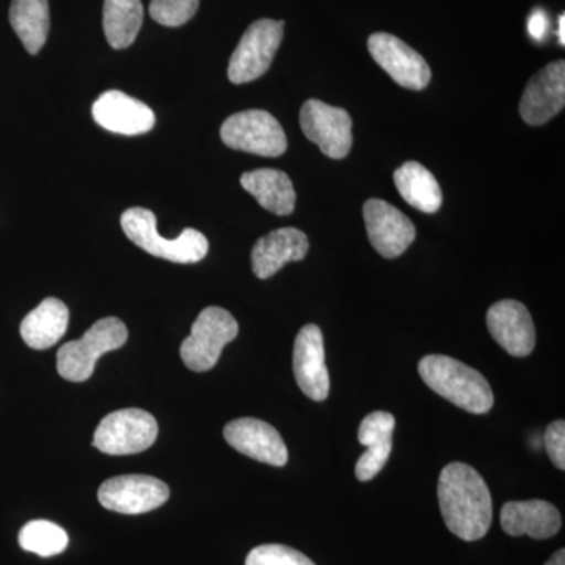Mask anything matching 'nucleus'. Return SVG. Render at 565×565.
I'll use <instances>...</instances> for the list:
<instances>
[{"label":"nucleus","instance_id":"obj_1","mask_svg":"<svg viewBox=\"0 0 565 565\" xmlns=\"http://www.w3.org/2000/svg\"><path fill=\"white\" fill-rule=\"evenodd\" d=\"M438 503L445 525L465 542L484 537L492 526V494L484 478L470 465H446L438 479Z\"/></svg>","mask_w":565,"mask_h":565},{"label":"nucleus","instance_id":"obj_2","mask_svg":"<svg viewBox=\"0 0 565 565\" xmlns=\"http://www.w3.org/2000/svg\"><path fill=\"white\" fill-rule=\"evenodd\" d=\"M418 371L424 384L465 412L482 415L493 407L492 386L484 375L459 360L427 355L419 362Z\"/></svg>","mask_w":565,"mask_h":565},{"label":"nucleus","instance_id":"obj_3","mask_svg":"<svg viewBox=\"0 0 565 565\" xmlns=\"http://www.w3.org/2000/svg\"><path fill=\"white\" fill-rule=\"evenodd\" d=\"M154 212L143 207H131L122 212L121 228L131 243L156 258L167 262L192 264L202 262L210 250L203 233L185 228L177 239H166L158 233Z\"/></svg>","mask_w":565,"mask_h":565},{"label":"nucleus","instance_id":"obj_4","mask_svg":"<svg viewBox=\"0 0 565 565\" xmlns=\"http://www.w3.org/2000/svg\"><path fill=\"white\" fill-rule=\"evenodd\" d=\"M128 341V329L118 318L93 323L81 340L70 341L57 352V371L68 382H85L95 373L99 356L117 351Z\"/></svg>","mask_w":565,"mask_h":565},{"label":"nucleus","instance_id":"obj_5","mask_svg":"<svg viewBox=\"0 0 565 565\" xmlns=\"http://www.w3.org/2000/svg\"><path fill=\"white\" fill-rule=\"evenodd\" d=\"M239 326L232 313L218 307L204 308L182 341L181 359L193 373H206L221 360L223 348L236 340Z\"/></svg>","mask_w":565,"mask_h":565},{"label":"nucleus","instance_id":"obj_6","mask_svg":"<svg viewBox=\"0 0 565 565\" xmlns=\"http://www.w3.org/2000/svg\"><path fill=\"white\" fill-rule=\"evenodd\" d=\"M158 434L154 416L140 408H125L107 415L99 423L93 435V446L104 455H137L151 448Z\"/></svg>","mask_w":565,"mask_h":565},{"label":"nucleus","instance_id":"obj_7","mask_svg":"<svg viewBox=\"0 0 565 565\" xmlns=\"http://www.w3.org/2000/svg\"><path fill=\"white\" fill-rule=\"evenodd\" d=\"M221 137L233 150L264 158H278L288 148L280 122L266 110L237 111L223 122Z\"/></svg>","mask_w":565,"mask_h":565},{"label":"nucleus","instance_id":"obj_8","mask_svg":"<svg viewBox=\"0 0 565 565\" xmlns=\"http://www.w3.org/2000/svg\"><path fill=\"white\" fill-rule=\"evenodd\" d=\"M285 22L259 20L253 22L234 50L228 65V79L241 85L259 79L273 65L280 47Z\"/></svg>","mask_w":565,"mask_h":565},{"label":"nucleus","instance_id":"obj_9","mask_svg":"<svg viewBox=\"0 0 565 565\" xmlns=\"http://www.w3.org/2000/svg\"><path fill=\"white\" fill-rule=\"evenodd\" d=\"M170 489L161 479L145 475L115 476L98 490V500L107 511L139 515L166 504Z\"/></svg>","mask_w":565,"mask_h":565},{"label":"nucleus","instance_id":"obj_10","mask_svg":"<svg viewBox=\"0 0 565 565\" xmlns=\"http://www.w3.org/2000/svg\"><path fill=\"white\" fill-rule=\"evenodd\" d=\"M300 128L305 137L329 158L344 159L351 151L352 118L341 107L308 99L300 110Z\"/></svg>","mask_w":565,"mask_h":565},{"label":"nucleus","instance_id":"obj_11","mask_svg":"<svg viewBox=\"0 0 565 565\" xmlns=\"http://www.w3.org/2000/svg\"><path fill=\"white\" fill-rule=\"evenodd\" d=\"M367 50L394 82L408 90H424L430 82V68L423 55L390 33L379 32L367 40Z\"/></svg>","mask_w":565,"mask_h":565},{"label":"nucleus","instance_id":"obj_12","mask_svg":"<svg viewBox=\"0 0 565 565\" xmlns=\"http://www.w3.org/2000/svg\"><path fill=\"white\" fill-rule=\"evenodd\" d=\"M363 217L370 243L384 258H397L414 244V223L393 204L379 199L367 200Z\"/></svg>","mask_w":565,"mask_h":565},{"label":"nucleus","instance_id":"obj_13","mask_svg":"<svg viewBox=\"0 0 565 565\" xmlns=\"http://www.w3.org/2000/svg\"><path fill=\"white\" fill-rule=\"evenodd\" d=\"M292 370L305 396L322 403L329 397L330 374L326 366L323 337L315 323H307L294 343Z\"/></svg>","mask_w":565,"mask_h":565},{"label":"nucleus","instance_id":"obj_14","mask_svg":"<svg viewBox=\"0 0 565 565\" xmlns=\"http://www.w3.org/2000/svg\"><path fill=\"white\" fill-rule=\"evenodd\" d=\"M223 437L237 452L258 462L273 467H285L288 463V448L281 435L274 426L262 419H234L226 424Z\"/></svg>","mask_w":565,"mask_h":565},{"label":"nucleus","instance_id":"obj_15","mask_svg":"<svg viewBox=\"0 0 565 565\" xmlns=\"http://www.w3.org/2000/svg\"><path fill=\"white\" fill-rule=\"evenodd\" d=\"M565 63H550L527 84L520 102V114L531 126L545 125L564 109Z\"/></svg>","mask_w":565,"mask_h":565},{"label":"nucleus","instance_id":"obj_16","mask_svg":"<svg viewBox=\"0 0 565 565\" xmlns=\"http://www.w3.org/2000/svg\"><path fill=\"white\" fill-rule=\"evenodd\" d=\"M487 327L501 348L512 356H527L535 348V327L530 311L516 300H501L487 313Z\"/></svg>","mask_w":565,"mask_h":565},{"label":"nucleus","instance_id":"obj_17","mask_svg":"<svg viewBox=\"0 0 565 565\" xmlns=\"http://www.w3.org/2000/svg\"><path fill=\"white\" fill-rule=\"evenodd\" d=\"M93 118L106 131L121 134V136H140L154 128V111L118 90L103 93L93 104Z\"/></svg>","mask_w":565,"mask_h":565},{"label":"nucleus","instance_id":"obj_18","mask_svg":"<svg viewBox=\"0 0 565 565\" xmlns=\"http://www.w3.org/2000/svg\"><path fill=\"white\" fill-rule=\"evenodd\" d=\"M500 522L505 534L530 535L535 541L553 537L563 526L559 511L544 500L509 501L501 509Z\"/></svg>","mask_w":565,"mask_h":565},{"label":"nucleus","instance_id":"obj_19","mask_svg":"<svg viewBox=\"0 0 565 565\" xmlns=\"http://www.w3.org/2000/svg\"><path fill=\"white\" fill-rule=\"evenodd\" d=\"M310 250L307 234L297 228H280L270 232L255 244L252 250V267L262 280L274 277L282 266L302 262Z\"/></svg>","mask_w":565,"mask_h":565},{"label":"nucleus","instance_id":"obj_20","mask_svg":"<svg viewBox=\"0 0 565 565\" xmlns=\"http://www.w3.org/2000/svg\"><path fill=\"white\" fill-rule=\"evenodd\" d=\"M70 311L62 300L44 299L25 316L21 322V337L24 343L35 351H46L62 340L68 329Z\"/></svg>","mask_w":565,"mask_h":565},{"label":"nucleus","instance_id":"obj_21","mask_svg":"<svg viewBox=\"0 0 565 565\" xmlns=\"http://www.w3.org/2000/svg\"><path fill=\"white\" fill-rule=\"evenodd\" d=\"M241 184L255 196L264 210L277 215H289L296 207V191L288 174L274 169H259L244 173Z\"/></svg>","mask_w":565,"mask_h":565},{"label":"nucleus","instance_id":"obj_22","mask_svg":"<svg viewBox=\"0 0 565 565\" xmlns=\"http://www.w3.org/2000/svg\"><path fill=\"white\" fill-rule=\"evenodd\" d=\"M401 196L415 210L434 214L444 203V193L433 173L419 162L408 161L394 172Z\"/></svg>","mask_w":565,"mask_h":565},{"label":"nucleus","instance_id":"obj_23","mask_svg":"<svg viewBox=\"0 0 565 565\" xmlns=\"http://www.w3.org/2000/svg\"><path fill=\"white\" fill-rule=\"evenodd\" d=\"M10 24L20 36L25 51L35 55L43 50L50 35V2L47 0H13Z\"/></svg>","mask_w":565,"mask_h":565},{"label":"nucleus","instance_id":"obj_24","mask_svg":"<svg viewBox=\"0 0 565 565\" xmlns=\"http://www.w3.org/2000/svg\"><path fill=\"white\" fill-rule=\"evenodd\" d=\"M143 24L141 0H104L103 28L114 50H126L139 35Z\"/></svg>","mask_w":565,"mask_h":565},{"label":"nucleus","instance_id":"obj_25","mask_svg":"<svg viewBox=\"0 0 565 565\" xmlns=\"http://www.w3.org/2000/svg\"><path fill=\"white\" fill-rule=\"evenodd\" d=\"M68 544L66 531L47 520H33L20 533L21 548L41 557L61 555L68 548Z\"/></svg>","mask_w":565,"mask_h":565},{"label":"nucleus","instance_id":"obj_26","mask_svg":"<svg viewBox=\"0 0 565 565\" xmlns=\"http://www.w3.org/2000/svg\"><path fill=\"white\" fill-rule=\"evenodd\" d=\"M200 0H151L150 17L166 28H180L191 21Z\"/></svg>","mask_w":565,"mask_h":565},{"label":"nucleus","instance_id":"obj_27","mask_svg":"<svg viewBox=\"0 0 565 565\" xmlns=\"http://www.w3.org/2000/svg\"><path fill=\"white\" fill-rule=\"evenodd\" d=\"M245 565H316L310 557L291 546L266 544L256 546L248 553Z\"/></svg>","mask_w":565,"mask_h":565},{"label":"nucleus","instance_id":"obj_28","mask_svg":"<svg viewBox=\"0 0 565 565\" xmlns=\"http://www.w3.org/2000/svg\"><path fill=\"white\" fill-rule=\"evenodd\" d=\"M396 419L388 412H373L364 416L359 427V441L366 448L375 445L393 444Z\"/></svg>","mask_w":565,"mask_h":565},{"label":"nucleus","instance_id":"obj_29","mask_svg":"<svg viewBox=\"0 0 565 565\" xmlns=\"http://www.w3.org/2000/svg\"><path fill=\"white\" fill-rule=\"evenodd\" d=\"M393 444L370 446L355 465V476L359 481L367 482L384 470L392 455Z\"/></svg>","mask_w":565,"mask_h":565},{"label":"nucleus","instance_id":"obj_30","mask_svg":"<svg viewBox=\"0 0 565 565\" xmlns=\"http://www.w3.org/2000/svg\"><path fill=\"white\" fill-rule=\"evenodd\" d=\"M546 455L556 468L565 470V423L563 419L550 424L545 433Z\"/></svg>","mask_w":565,"mask_h":565},{"label":"nucleus","instance_id":"obj_31","mask_svg":"<svg viewBox=\"0 0 565 565\" xmlns=\"http://www.w3.org/2000/svg\"><path fill=\"white\" fill-rule=\"evenodd\" d=\"M527 31L534 40L542 41L548 32V17L542 10H535L527 21Z\"/></svg>","mask_w":565,"mask_h":565},{"label":"nucleus","instance_id":"obj_32","mask_svg":"<svg viewBox=\"0 0 565 565\" xmlns=\"http://www.w3.org/2000/svg\"><path fill=\"white\" fill-rule=\"evenodd\" d=\"M545 565H565V550H557L555 555H553L552 557H550L548 561H546Z\"/></svg>","mask_w":565,"mask_h":565},{"label":"nucleus","instance_id":"obj_33","mask_svg":"<svg viewBox=\"0 0 565 565\" xmlns=\"http://www.w3.org/2000/svg\"><path fill=\"white\" fill-rule=\"evenodd\" d=\"M565 17L564 13L559 17V31H557V36H559L561 44H565Z\"/></svg>","mask_w":565,"mask_h":565}]
</instances>
